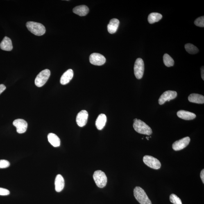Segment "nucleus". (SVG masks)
I'll use <instances>...</instances> for the list:
<instances>
[{
    "label": "nucleus",
    "instance_id": "f257e3e1",
    "mask_svg": "<svg viewBox=\"0 0 204 204\" xmlns=\"http://www.w3.org/2000/svg\"><path fill=\"white\" fill-rule=\"evenodd\" d=\"M133 127L135 131L139 134L150 135L153 133L151 128L140 119H134Z\"/></svg>",
    "mask_w": 204,
    "mask_h": 204
},
{
    "label": "nucleus",
    "instance_id": "f03ea898",
    "mask_svg": "<svg viewBox=\"0 0 204 204\" xmlns=\"http://www.w3.org/2000/svg\"><path fill=\"white\" fill-rule=\"evenodd\" d=\"M26 27L28 30L35 35L41 36L46 33L45 27L41 23L30 21L27 22Z\"/></svg>",
    "mask_w": 204,
    "mask_h": 204
},
{
    "label": "nucleus",
    "instance_id": "7ed1b4c3",
    "mask_svg": "<svg viewBox=\"0 0 204 204\" xmlns=\"http://www.w3.org/2000/svg\"><path fill=\"white\" fill-rule=\"evenodd\" d=\"M134 196L140 204H152L146 193L142 188L136 187L134 191Z\"/></svg>",
    "mask_w": 204,
    "mask_h": 204
},
{
    "label": "nucleus",
    "instance_id": "20e7f679",
    "mask_svg": "<svg viewBox=\"0 0 204 204\" xmlns=\"http://www.w3.org/2000/svg\"><path fill=\"white\" fill-rule=\"evenodd\" d=\"M93 178L98 187L103 188L106 186L107 177L106 175L103 171L100 170L95 171L93 175Z\"/></svg>",
    "mask_w": 204,
    "mask_h": 204
},
{
    "label": "nucleus",
    "instance_id": "39448f33",
    "mask_svg": "<svg viewBox=\"0 0 204 204\" xmlns=\"http://www.w3.org/2000/svg\"><path fill=\"white\" fill-rule=\"evenodd\" d=\"M51 75V71L46 69L39 73L35 80L36 85L38 87H41L45 84Z\"/></svg>",
    "mask_w": 204,
    "mask_h": 204
},
{
    "label": "nucleus",
    "instance_id": "423d86ee",
    "mask_svg": "<svg viewBox=\"0 0 204 204\" xmlns=\"http://www.w3.org/2000/svg\"><path fill=\"white\" fill-rule=\"evenodd\" d=\"M144 64L143 61L141 58L136 60L134 67V74L137 79H141L143 75Z\"/></svg>",
    "mask_w": 204,
    "mask_h": 204
},
{
    "label": "nucleus",
    "instance_id": "0eeeda50",
    "mask_svg": "<svg viewBox=\"0 0 204 204\" xmlns=\"http://www.w3.org/2000/svg\"><path fill=\"white\" fill-rule=\"evenodd\" d=\"M143 161L147 166L153 169H159L161 167V164L160 161L151 156H145L143 158Z\"/></svg>",
    "mask_w": 204,
    "mask_h": 204
},
{
    "label": "nucleus",
    "instance_id": "6e6552de",
    "mask_svg": "<svg viewBox=\"0 0 204 204\" xmlns=\"http://www.w3.org/2000/svg\"><path fill=\"white\" fill-rule=\"evenodd\" d=\"M89 61L93 65L101 66L105 64L106 59L104 56L100 53H93L90 55Z\"/></svg>",
    "mask_w": 204,
    "mask_h": 204
},
{
    "label": "nucleus",
    "instance_id": "1a4fd4ad",
    "mask_svg": "<svg viewBox=\"0 0 204 204\" xmlns=\"http://www.w3.org/2000/svg\"><path fill=\"white\" fill-rule=\"evenodd\" d=\"M177 95L176 92L174 91L168 90L163 93L158 100L159 104H164L166 102L175 99Z\"/></svg>",
    "mask_w": 204,
    "mask_h": 204
},
{
    "label": "nucleus",
    "instance_id": "9d476101",
    "mask_svg": "<svg viewBox=\"0 0 204 204\" xmlns=\"http://www.w3.org/2000/svg\"><path fill=\"white\" fill-rule=\"evenodd\" d=\"M190 138L188 137L184 138L175 141L172 144V148L174 151H178L183 149L188 145L190 142Z\"/></svg>",
    "mask_w": 204,
    "mask_h": 204
},
{
    "label": "nucleus",
    "instance_id": "9b49d317",
    "mask_svg": "<svg viewBox=\"0 0 204 204\" xmlns=\"http://www.w3.org/2000/svg\"><path fill=\"white\" fill-rule=\"evenodd\" d=\"M13 125L17 128V131L19 134L25 133L27 129V123L24 119H16L13 121Z\"/></svg>",
    "mask_w": 204,
    "mask_h": 204
},
{
    "label": "nucleus",
    "instance_id": "f8f14e48",
    "mask_svg": "<svg viewBox=\"0 0 204 204\" xmlns=\"http://www.w3.org/2000/svg\"><path fill=\"white\" fill-rule=\"evenodd\" d=\"M88 116V113L86 110H83L79 113L76 118V123L78 126L80 127L85 126L87 124Z\"/></svg>",
    "mask_w": 204,
    "mask_h": 204
},
{
    "label": "nucleus",
    "instance_id": "ddd939ff",
    "mask_svg": "<svg viewBox=\"0 0 204 204\" xmlns=\"http://www.w3.org/2000/svg\"><path fill=\"white\" fill-rule=\"evenodd\" d=\"M177 115L179 118L186 120H190L195 119L196 114L187 111L180 110L177 113Z\"/></svg>",
    "mask_w": 204,
    "mask_h": 204
},
{
    "label": "nucleus",
    "instance_id": "4468645a",
    "mask_svg": "<svg viewBox=\"0 0 204 204\" xmlns=\"http://www.w3.org/2000/svg\"><path fill=\"white\" fill-rule=\"evenodd\" d=\"M73 76V71L72 69L68 70L64 73L60 79V83L62 85H67L72 79Z\"/></svg>",
    "mask_w": 204,
    "mask_h": 204
},
{
    "label": "nucleus",
    "instance_id": "2eb2a0df",
    "mask_svg": "<svg viewBox=\"0 0 204 204\" xmlns=\"http://www.w3.org/2000/svg\"><path fill=\"white\" fill-rule=\"evenodd\" d=\"M0 48L3 51H10L12 49L11 39L8 37L5 36L0 44Z\"/></svg>",
    "mask_w": 204,
    "mask_h": 204
},
{
    "label": "nucleus",
    "instance_id": "dca6fc26",
    "mask_svg": "<svg viewBox=\"0 0 204 204\" xmlns=\"http://www.w3.org/2000/svg\"><path fill=\"white\" fill-rule=\"evenodd\" d=\"M55 189L57 192H60L63 189L65 182L63 177L60 174L57 175L55 180Z\"/></svg>",
    "mask_w": 204,
    "mask_h": 204
},
{
    "label": "nucleus",
    "instance_id": "f3484780",
    "mask_svg": "<svg viewBox=\"0 0 204 204\" xmlns=\"http://www.w3.org/2000/svg\"><path fill=\"white\" fill-rule=\"evenodd\" d=\"M73 12L80 17H83L87 15L89 10L88 7L85 5H80L75 7L73 10Z\"/></svg>",
    "mask_w": 204,
    "mask_h": 204
},
{
    "label": "nucleus",
    "instance_id": "a211bd4d",
    "mask_svg": "<svg viewBox=\"0 0 204 204\" xmlns=\"http://www.w3.org/2000/svg\"><path fill=\"white\" fill-rule=\"evenodd\" d=\"M119 24V21L117 19L114 18L110 20L107 26V30L110 34H114L117 32Z\"/></svg>",
    "mask_w": 204,
    "mask_h": 204
},
{
    "label": "nucleus",
    "instance_id": "6ab92c4d",
    "mask_svg": "<svg viewBox=\"0 0 204 204\" xmlns=\"http://www.w3.org/2000/svg\"><path fill=\"white\" fill-rule=\"evenodd\" d=\"M107 121L106 115L104 114H100L96 120L95 125L98 130H101L104 128Z\"/></svg>",
    "mask_w": 204,
    "mask_h": 204
},
{
    "label": "nucleus",
    "instance_id": "aec40b11",
    "mask_svg": "<svg viewBox=\"0 0 204 204\" xmlns=\"http://www.w3.org/2000/svg\"><path fill=\"white\" fill-rule=\"evenodd\" d=\"M188 100L191 103L203 104L204 103V96L201 95L192 94L189 96Z\"/></svg>",
    "mask_w": 204,
    "mask_h": 204
},
{
    "label": "nucleus",
    "instance_id": "412c9836",
    "mask_svg": "<svg viewBox=\"0 0 204 204\" xmlns=\"http://www.w3.org/2000/svg\"><path fill=\"white\" fill-rule=\"evenodd\" d=\"M49 142L55 147H58L60 145V139L56 134L50 133L48 135Z\"/></svg>",
    "mask_w": 204,
    "mask_h": 204
},
{
    "label": "nucleus",
    "instance_id": "4be33fe9",
    "mask_svg": "<svg viewBox=\"0 0 204 204\" xmlns=\"http://www.w3.org/2000/svg\"><path fill=\"white\" fill-rule=\"evenodd\" d=\"M163 16L161 14L157 12H152L148 15V21L150 24L158 22L162 19Z\"/></svg>",
    "mask_w": 204,
    "mask_h": 204
},
{
    "label": "nucleus",
    "instance_id": "5701e85b",
    "mask_svg": "<svg viewBox=\"0 0 204 204\" xmlns=\"http://www.w3.org/2000/svg\"><path fill=\"white\" fill-rule=\"evenodd\" d=\"M185 49L188 53L191 54H195L198 53L199 50L196 46L191 44H187L185 45Z\"/></svg>",
    "mask_w": 204,
    "mask_h": 204
},
{
    "label": "nucleus",
    "instance_id": "b1692460",
    "mask_svg": "<svg viewBox=\"0 0 204 204\" xmlns=\"http://www.w3.org/2000/svg\"><path fill=\"white\" fill-rule=\"evenodd\" d=\"M163 62L164 64L166 66L168 67H171L174 65V61L173 59L172 58V57L169 56L168 54H165L164 55L163 57Z\"/></svg>",
    "mask_w": 204,
    "mask_h": 204
},
{
    "label": "nucleus",
    "instance_id": "393cba45",
    "mask_svg": "<svg viewBox=\"0 0 204 204\" xmlns=\"http://www.w3.org/2000/svg\"><path fill=\"white\" fill-rule=\"evenodd\" d=\"M170 200L173 204H182L181 200L175 194H172L170 196Z\"/></svg>",
    "mask_w": 204,
    "mask_h": 204
},
{
    "label": "nucleus",
    "instance_id": "a878e982",
    "mask_svg": "<svg viewBox=\"0 0 204 204\" xmlns=\"http://www.w3.org/2000/svg\"><path fill=\"white\" fill-rule=\"evenodd\" d=\"M194 24L197 26L204 27V17H200L197 18L194 21Z\"/></svg>",
    "mask_w": 204,
    "mask_h": 204
},
{
    "label": "nucleus",
    "instance_id": "bb28decb",
    "mask_svg": "<svg viewBox=\"0 0 204 204\" xmlns=\"http://www.w3.org/2000/svg\"><path fill=\"white\" fill-rule=\"evenodd\" d=\"M10 163L7 160H0V169H4L9 167Z\"/></svg>",
    "mask_w": 204,
    "mask_h": 204
},
{
    "label": "nucleus",
    "instance_id": "cd10ccee",
    "mask_svg": "<svg viewBox=\"0 0 204 204\" xmlns=\"http://www.w3.org/2000/svg\"><path fill=\"white\" fill-rule=\"evenodd\" d=\"M10 194V191L8 189L0 187V196H8Z\"/></svg>",
    "mask_w": 204,
    "mask_h": 204
},
{
    "label": "nucleus",
    "instance_id": "c85d7f7f",
    "mask_svg": "<svg viewBox=\"0 0 204 204\" xmlns=\"http://www.w3.org/2000/svg\"><path fill=\"white\" fill-rule=\"evenodd\" d=\"M6 88V87L4 85H3V84L0 85V95L5 90Z\"/></svg>",
    "mask_w": 204,
    "mask_h": 204
},
{
    "label": "nucleus",
    "instance_id": "c756f323",
    "mask_svg": "<svg viewBox=\"0 0 204 204\" xmlns=\"http://www.w3.org/2000/svg\"><path fill=\"white\" fill-rule=\"evenodd\" d=\"M200 177L203 182V183H204V169H203L202 170L201 173H200Z\"/></svg>",
    "mask_w": 204,
    "mask_h": 204
},
{
    "label": "nucleus",
    "instance_id": "7c9ffc66",
    "mask_svg": "<svg viewBox=\"0 0 204 204\" xmlns=\"http://www.w3.org/2000/svg\"><path fill=\"white\" fill-rule=\"evenodd\" d=\"M204 67L203 66V67H202L201 69V75H202V79H203V80H204Z\"/></svg>",
    "mask_w": 204,
    "mask_h": 204
},
{
    "label": "nucleus",
    "instance_id": "2f4dec72",
    "mask_svg": "<svg viewBox=\"0 0 204 204\" xmlns=\"http://www.w3.org/2000/svg\"><path fill=\"white\" fill-rule=\"evenodd\" d=\"M146 138L148 140H149V137H146Z\"/></svg>",
    "mask_w": 204,
    "mask_h": 204
}]
</instances>
